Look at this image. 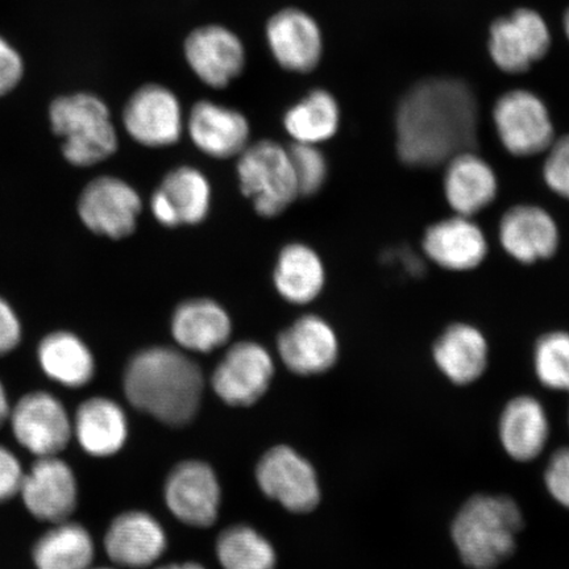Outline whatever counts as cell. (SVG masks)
Wrapping results in <instances>:
<instances>
[{
    "label": "cell",
    "instance_id": "obj_27",
    "mask_svg": "<svg viewBox=\"0 0 569 569\" xmlns=\"http://www.w3.org/2000/svg\"><path fill=\"white\" fill-rule=\"evenodd\" d=\"M96 555L91 532L73 518L46 526L30 549L33 569H89L94 566Z\"/></svg>",
    "mask_w": 569,
    "mask_h": 569
},
{
    "label": "cell",
    "instance_id": "obj_39",
    "mask_svg": "<svg viewBox=\"0 0 569 569\" xmlns=\"http://www.w3.org/2000/svg\"><path fill=\"white\" fill-rule=\"evenodd\" d=\"M23 325L11 303L0 297V359L16 352L23 341Z\"/></svg>",
    "mask_w": 569,
    "mask_h": 569
},
{
    "label": "cell",
    "instance_id": "obj_32",
    "mask_svg": "<svg viewBox=\"0 0 569 569\" xmlns=\"http://www.w3.org/2000/svg\"><path fill=\"white\" fill-rule=\"evenodd\" d=\"M217 557L224 569H274L277 561L269 540L247 525L220 532Z\"/></svg>",
    "mask_w": 569,
    "mask_h": 569
},
{
    "label": "cell",
    "instance_id": "obj_22",
    "mask_svg": "<svg viewBox=\"0 0 569 569\" xmlns=\"http://www.w3.org/2000/svg\"><path fill=\"white\" fill-rule=\"evenodd\" d=\"M188 130L199 151L218 160L238 158L249 146L251 134L243 113L212 101H199L193 106Z\"/></svg>",
    "mask_w": 569,
    "mask_h": 569
},
{
    "label": "cell",
    "instance_id": "obj_6",
    "mask_svg": "<svg viewBox=\"0 0 569 569\" xmlns=\"http://www.w3.org/2000/svg\"><path fill=\"white\" fill-rule=\"evenodd\" d=\"M238 158L241 193L251 199L254 211L262 218L279 217L300 197L289 151L279 142H254Z\"/></svg>",
    "mask_w": 569,
    "mask_h": 569
},
{
    "label": "cell",
    "instance_id": "obj_34",
    "mask_svg": "<svg viewBox=\"0 0 569 569\" xmlns=\"http://www.w3.org/2000/svg\"><path fill=\"white\" fill-rule=\"evenodd\" d=\"M291 166H293L298 193L311 197L323 189L329 178V163L318 146L295 142L289 149Z\"/></svg>",
    "mask_w": 569,
    "mask_h": 569
},
{
    "label": "cell",
    "instance_id": "obj_14",
    "mask_svg": "<svg viewBox=\"0 0 569 569\" xmlns=\"http://www.w3.org/2000/svg\"><path fill=\"white\" fill-rule=\"evenodd\" d=\"M425 258L452 273L472 272L487 261L489 240L475 218L458 216L437 220L423 232Z\"/></svg>",
    "mask_w": 569,
    "mask_h": 569
},
{
    "label": "cell",
    "instance_id": "obj_43",
    "mask_svg": "<svg viewBox=\"0 0 569 569\" xmlns=\"http://www.w3.org/2000/svg\"><path fill=\"white\" fill-rule=\"evenodd\" d=\"M89 569H116V568H110V567H94L92 566L91 568Z\"/></svg>",
    "mask_w": 569,
    "mask_h": 569
},
{
    "label": "cell",
    "instance_id": "obj_33",
    "mask_svg": "<svg viewBox=\"0 0 569 569\" xmlns=\"http://www.w3.org/2000/svg\"><path fill=\"white\" fill-rule=\"evenodd\" d=\"M532 365L545 388L569 393V332L553 330L539 337L533 346Z\"/></svg>",
    "mask_w": 569,
    "mask_h": 569
},
{
    "label": "cell",
    "instance_id": "obj_18",
    "mask_svg": "<svg viewBox=\"0 0 569 569\" xmlns=\"http://www.w3.org/2000/svg\"><path fill=\"white\" fill-rule=\"evenodd\" d=\"M266 38L270 53L284 70L308 74L322 60V30L309 12L296 7L282 9L268 20Z\"/></svg>",
    "mask_w": 569,
    "mask_h": 569
},
{
    "label": "cell",
    "instance_id": "obj_4",
    "mask_svg": "<svg viewBox=\"0 0 569 569\" xmlns=\"http://www.w3.org/2000/svg\"><path fill=\"white\" fill-rule=\"evenodd\" d=\"M48 118L52 132L61 140L63 159L71 167H96L118 151L109 106L91 92L57 97L49 106Z\"/></svg>",
    "mask_w": 569,
    "mask_h": 569
},
{
    "label": "cell",
    "instance_id": "obj_9",
    "mask_svg": "<svg viewBox=\"0 0 569 569\" xmlns=\"http://www.w3.org/2000/svg\"><path fill=\"white\" fill-rule=\"evenodd\" d=\"M142 211L137 189L122 178L101 176L90 181L78 197L77 212L89 231L120 240L137 230Z\"/></svg>",
    "mask_w": 569,
    "mask_h": 569
},
{
    "label": "cell",
    "instance_id": "obj_5",
    "mask_svg": "<svg viewBox=\"0 0 569 569\" xmlns=\"http://www.w3.org/2000/svg\"><path fill=\"white\" fill-rule=\"evenodd\" d=\"M7 429L19 450L33 459L59 457L73 442V417L52 390L21 395L12 402Z\"/></svg>",
    "mask_w": 569,
    "mask_h": 569
},
{
    "label": "cell",
    "instance_id": "obj_30",
    "mask_svg": "<svg viewBox=\"0 0 569 569\" xmlns=\"http://www.w3.org/2000/svg\"><path fill=\"white\" fill-rule=\"evenodd\" d=\"M340 106L330 91L316 89L284 113L283 128L295 142L319 146L339 131Z\"/></svg>",
    "mask_w": 569,
    "mask_h": 569
},
{
    "label": "cell",
    "instance_id": "obj_37",
    "mask_svg": "<svg viewBox=\"0 0 569 569\" xmlns=\"http://www.w3.org/2000/svg\"><path fill=\"white\" fill-rule=\"evenodd\" d=\"M545 486L555 501L569 509V447L552 453L545 471Z\"/></svg>",
    "mask_w": 569,
    "mask_h": 569
},
{
    "label": "cell",
    "instance_id": "obj_10",
    "mask_svg": "<svg viewBox=\"0 0 569 569\" xmlns=\"http://www.w3.org/2000/svg\"><path fill=\"white\" fill-rule=\"evenodd\" d=\"M550 47V28L537 11L519 9L490 26V59L503 73H525L549 53Z\"/></svg>",
    "mask_w": 569,
    "mask_h": 569
},
{
    "label": "cell",
    "instance_id": "obj_15",
    "mask_svg": "<svg viewBox=\"0 0 569 569\" xmlns=\"http://www.w3.org/2000/svg\"><path fill=\"white\" fill-rule=\"evenodd\" d=\"M273 375V359L267 348L254 341H240L213 371L212 388L231 407H251L266 395Z\"/></svg>",
    "mask_w": 569,
    "mask_h": 569
},
{
    "label": "cell",
    "instance_id": "obj_25",
    "mask_svg": "<svg viewBox=\"0 0 569 569\" xmlns=\"http://www.w3.org/2000/svg\"><path fill=\"white\" fill-rule=\"evenodd\" d=\"M433 362L448 380L466 387L481 379L489 361L488 339L478 326H447L432 346Z\"/></svg>",
    "mask_w": 569,
    "mask_h": 569
},
{
    "label": "cell",
    "instance_id": "obj_38",
    "mask_svg": "<svg viewBox=\"0 0 569 569\" xmlns=\"http://www.w3.org/2000/svg\"><path fill=\"white\" fill-rule=\"evenodd\" d=\"M24 70L23 57L0 34V98L11 94L19 87Z\"/></svg>",
    "mask_w": 569,
    "mask_h": 569
},
{
    "label": "cell",
    "instance_id": "obj_36",
    "mask_svg": "<svg viewBox=\"0 0 569 569\" xmlns=\"http://www.w3.org/2000/svg\"><path fill=\"white\" fill-rule=\"evenodd\" d=\"M26 466L19 453L0 442V507L18 500Z\"/></svg>",
    "mask_w": 569,
    "mask_h": 569
},
{
    "label": "cell",
    "instance_id": "obj_40",
    "mask_svg": "<svg viewBox=\"0 0 569 569\" xmlns=\"http://www.w3.org/2000/svg\"><path fill=\"white\" fill-rule=\"evenodd\" d=\"M12 400L7 389L6 383L0 379V431L7 429L9 423L10 412L12 408Z\"/></svg>",
    "mask_w": 569,
    "mask_h": 569
},
{
    "label": "cell",
    "instance_id": "obj_26",
    "mask_svg": "<svg viewBox=\"0 0 569 569\" xmlns=\"http://www.w3.org/2000/svg\"><path fill=\"white\" fill-rule=\"evenodd\" d=\"M498 437L511 459L528 462L539 458L550 439V419L542 402L531 396L510 400L501 412Z\"/></svg>",
    "mask_w": 569,
    "mask_h": 569
},
{
    "label": "cell",
    "instance_id": "obj_24",
    "mask_svg": "<svg viewBox=\"0 0 569 569\" xmlns=\"http://www.w3.org/2000/svg\"><path fill=\"white\" fill-rule=\"evenodd\" d=\"M73 440L91 458L113 457L124 447L128 419L122 407L109 397H89L73 415Z\"/></svg>",
    "mask_w": 569,
    "mask_h": 569
},
{
    "label": "cell",
    "instance_id": "obj_19",
    "mask_svg": "<svg viewBox=\"0 0 569 569\" xmlns=\"http://www.w3.org/2000/svg\"><path fill=\"white\" fill-rule=\"evenodd\" d=\"M442 168L443 196L453 213L475 218L495 203L500 180L492 163L476 149L453 156Z\"/></svg>",
    "mask_w": 569,
    "mask_h": 569
},
{
    "label": "cell",
    "instance_id": "obj_3",
    "mask_svg": "<svg viewBox=\"0 0 569 569\" xmlns=\"http://www.w3.org/2000/svg\"><path fill=\"white\" fill-rule=\"evenodd\" d=\"M523 515L508 496L476 495L462 505L451 528L459 557L472 569H495L516 551Z\"/></svg>",
    "mask_w": 569,
    "mask_h": 569
},
{
    "label": "cell",
    "instance_id": "obj_20",
    "mask_svg": "<svg viewBox=\"0 0 569 569\" xmlns=\"http://www.w3.org/2000/svg\"><path fill=\"white\" fill-rule=\"evenodd\" d=\"M277 350L284 366L301 376L330 371L339 358L336 330L319 316H303L280 333Z\"/></svg>",
    "mask_w": 569,
    "mask_h": 569
},
{
    "label": "cell",
    "instance_id": "obj_1",
    "mask_svg": "<svg viewBox=\"0 0 569 569\" xmlns=\"http://www.w3.org/2000/svg\"><path fill=\"white\" fill-rule=\"evenodd\" d=\"M480 107L471 87L458 78L431 77L405 92L395 113L398 160L411 169L442 168L478 148Z\"/></svg>",
    "mask_w": 569,
    "mask_h": 569
},
{
    "label": "cell",
    "instance_id": "obj_2",
    "mask_svg": "<svg viewBox=\"0 0 569 569\" xmlns=\"http://www.w3.org/2000/svg\"><path fill=\"white\" fill-rule=\"evenodd\" d=\"M123 390L133 408L169 426L193 421L201 405L203 375L197 362L170 347H151L132 356Z\"/></svg>",
    "mask_w": 569,
    "mask_h": 569
},
{
    "label": "cell",
    "instance_id": "obj_42",
    "mask_svg": "<svg viewBox=\"0 0 569 569\" xmlns=\"http://www.w3.org/2000/svg\"><path fill=\"white\" fill-rule=\"evenodd\" d=\"M563 27H565L566 36L569 40V9L567 10L565 19H563Z\"/></svg>",
    "mask_w": 569,
    "mask_h": 569
},
{
    "label": "cell",
    "instance_id": "obj_23",
    "mask_svg": "<svg viewBox=\"0 0 569 569\" xmlns=\"http://www.w3.org/2000/svg\"><path fill=\"white\" fill-rule=\"evenodd\" d=\"M36 362L41 375L62 389L87 388L97 375L96 356L87 341L68 330L46 333L36 347Z\"/></svg>",
    "mask_w": 569,
    "mask_h": 569
},
{
    "label": "cell",
    "instance_id": "obj_28",
    "mask_svg": "<svg viewBox=\"0 0 569 569\" xmlns=\"http://www.w3.org/2000/svg\"><path fill=\"white\" fill-rule=\"evenodd\" d=\"M170 330L184 350L209 353L230 340L232 322L223 306L209 298H194L177 306Z\"/></svg>",
    "mask_w": 569,
    "mask_h": 569
},
{
    "label": "cell",
    "instance_id": "obj_21",
    "mask_svg": "<svg viewBox=\"0 0 569 569\" xmlns=\"http://www.w3.org/2000/svg\"><path fill=\"white\" fill-rule=\"evenodd\" d=\"M111 563L131 569L152 566L167 549V536L158 519L131 510L112 519L103 537Z\"/></svg>",
    "mask_w": 569,
    "mask_h": 569
},
{
    "label": "cell",
    "instance_id": "obj_41",
    "mask_svg": "<svg viewBox=\"0 0 569 569\" xmlns=\"http://www.w3.org/2000/svg\"><path fill=\"white\" fill-rule=\"evenodd\" d=\"M156 569H206V568L198 563H173V565L162 566V567H159Z\"/></svg>",
    "mask_w": 569,
    "mask_h": 569
},
{
    "label": "cell",
    "instance_id": "obj_13",
    "mask_svg": "<svg viewBox=\"0 0 569 569\" xmlns=\"http://www.w3.org/2000/svg\"><path fill=\"white\" fill-rule=\"evenodd\" d=\"M124 130L147 148H167L181 139L180 99L160 83H147L128 99L122 113Z\"/></svg>",
    "mask_w": 569,
    "mask_h": 569
},
{
    "label": "cell",
    "instance_id": "obj_7",
    "mask_svg": "<svg viewBox=\"0 0 569 569\" xmlns=\"http://www.w3.org/2000/svg\"><path fill=\"white\" fill-rule=\"evenodd\" d=\"M492 122L505 152L517 159L543 156L557 138L549 107L530 90H510L498 98Z\"/></svg>",
    "mask_w": 569,
    "mask_h": 569
},
{
    "label": "cell",
    "instance_id": "obj_17",
    "mask_svg": "<svg viewBox=\"0 0 569 569\" xmlns=\"http://www.w3.org/2000/svg\"><path fill=\"white\" fill-rule=\"evenodd\" d=\"M163 497L177 519L194 528L216 523L220 507V486L216 472L206 462H180L169 473Z\"/></svg>",
    "mask_w": 569,
    "mask_h": 569
},
{
    "label": "cell",
    "instance_id": "obj_29",
    "mask_svg": "<svg viewBox=\"0 0 569 569\" xmlns=\"http://www.w3.org/2000/svg\"><path fill=\"white\" fill-rule=\"evenodd\" d=\"M273 282L277 293L291 305L316 301L326 284V269L315 249L303 243H290L277 258Z\"/></svg>",
    "mask_w": 569,
    "mask_h": 569
},
{
    "label": "cell",
    "instance_id": "obj_31",
    "mask_svg": "<svg viewBox=\"0 0 569 569\" xmlns=\"http://www.w3.org/2000/svg\"><path fill=\"white\" fill-rule=\"evenodd\" d=\"M159 190L167 198L180 226H196L208 218L211 187L208 178L193 167H178L163 177Z\"/></svg>",
    "mask_w": 569,
    "mask_h": 569
},
{
    "label": "cell",
    "instance_id": "obj_11",
    "mask_svg": "<svg viewBox=\"0 0 569 569\" xmlns=\"http://www.w3.org/2000/svg\"><path fill=\"white\" fill-rule=\"evenodd\" d=\"M497 237L502 251L522 266L552 259L561 243L558 220L536 203H518L505 210Z\"/></svg>",
    "mask_w": 569,
    "mask_h": 569
},
{
    "label": "cell",
    "instance_id": "obj_35",
    "mask_svg": "<svg viewBox=\"0 0 569 569\" xmlns=\"http://www.w3.org/2000/svg\"><path fill=\"white\" fill-rule=\"evenodd\" d=\"M542 180L552 194L569 202V133L555 138L543 153Z\"/></svg>",
    "mask_w": 569,
    "mask_h": 569
},
{
    "label": "cell",
    "instance_id": "obj_16",
    "mask_svg": "<svg viewBox=\"0 0 569 569\" xmlns=\"http://www.w3.org/2000/svg\"><path fill=\"white\" fill-rule=\"evenodd\" d=\"M183 53L199 81L212 89L229 87L246 67L243 41L224 26L196 28L184 40Z\"/></svg>",
    "mask_w": 569,
    "mask_h": 569
},
{
    "label": "cell",
    "instance_id": "obj_8",
    "mask_svg": "<svg viewBox=\"0 0 569 569\" xmlns=\"http://www.w3.org/2000/svg\"><path fill=\"white\" fill-rule=\"evenodd\" d=\"M18 500L36 522L48 526L68 521L80 505L74 468L62 455L33 459L26 467Z\"/></svg>",
    "mask_w": 569,
    "mask_h": 569
},
{
    "label": "cell",
    "instance_id": "obj_12",
    "mask_svg": "<svg viewBox=\"0 0 569 569\" xmlns=\"http://www.w3.org/2000/svg\"><path fill=\"white\" fill-rule=\"evenodd\" d=\"M262 493L293 513H309L320 501L316 469L288 446H277L264 453L256 468Z\"/></svg>",
    "mask_w": 569,
    "mask_h": 569
}]
</instances>
